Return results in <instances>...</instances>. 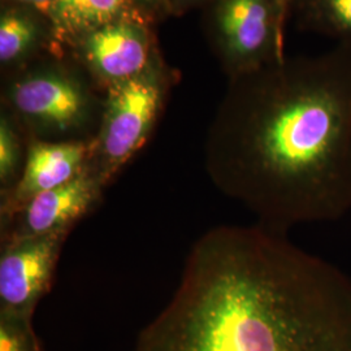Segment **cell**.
<instances>
[{
  "label": "cell",
  "mask_w": 351,
  "mask_h": 351,
  "mask_svg": "<svg viewBox=\"0 0 351 351\" xmlns=\"http://www.w3.org/2000/svg\"><path fill=\"white\" fill-rule=\"evenodd\" d=\"M206 169L217 190L277 233L350 213V45L233 77Z\"/></svg>",
  "instance_id": "obj_1"
},
{
  "label": "cell",
  "mask_w": 351,
  "mask_h": 351,
  "mask_svg": "<svg viewBox=\"0 0 351 351\" xmlns=\"http://www.w3.org/2000/svg\"><path fill=\"white\" fill-rule=\"evenodd\" d=\"M132 351H351V277L287 234L216 226Z\"/></svg>",
  "instance_id": "obj_2"
},
{
  "label": "cell",
  "mask_w": 351,
  "mask_h": 351,
  "mask_svg": "<svg viewBox=\"0 0 351 351\" xmlns=\"http://www.w3.org/2000/svg\"><path fill=\"white\" fill-rule=\"evenodd\" d=\"M88 63L111 84L137 77L147 69L149 42L141 23L116 21L84 37Z\"/></svg>",
  "instance_id": "obj_9"
},
{
  "label": "cell",
  "mask_w": 351,
  "mask_h": 351,
  "mask_svg": "<svg viewBox=\"0 0 351 351\" xmlns=\"http://www.w3.org/2000/svg\"><path fill=\"white\" fill-rule=\"evenodd\" d=\"M103 186L86 168L75 180L43 191L5 223V241L34 239L73 229L75 223L101 199Z\"/></svg>",
  "instance_id": "obj_7"
},
{
  "label": "cell",
  "mask_w": 351,
  "mask_h": 351,
  "mask_svg": "<svg viewBox=\"0 0 351 351\" xmlns=\"http://www.w3.org/2000/svg\"><path fill=\"white\" fill-rule=\"evenodd\" d=\"M17 1L26 3V4H32V5L37 7V8L45 11L46 13H49L51 5H52V3H53V0H17Z\"/></svg>",
  "instance_id": "obj_15"
},
{
  "label": "cell",
  "mask_w": 351,
  "mask_h": 351,
  "mask_svg": "<svg viewBox=\"0 0 351 351\" xmlns=\"http://www.w3.org/2000/svg\"><path fill=\"white\" fill-rule=\"evenodd\" d=\"M162 85L150 68L110 85L101 133L93 142L90 172L106 188L143 146L162 106Z\"/></svg>",
  "instance_id": "obj_3"
},
{
  "label": "cell",
  "mask_w": 351,
  "mask_h": 351,
  "mask_svg": "<svg viewBox=\"0 0 351 351\" xmlns=\"http://www.w3.org/2000/svg\"><path fill=\"white\" fill-rule=\"evenodd\" d=\"M215 25L233 77L285 59L276 0H219Z\"/></svg>",
  "instance_id": "obj_4"
},
{
  "label": "cell",
  "mask_w": 351,
  "mask_h": 351,
  "mask_svg": "<svg viewBox=\"0 0 351 351\" xmlns=\"http://www.w3.org/2000/svg\"><path fill=\"white\" fill-rule=\"evenodd\" d=\"M60 37H86L116 21L142 24V14L132 0H53L47 13Z\"/></svg>",
  "instance_id": "obj_10"
},
{
  "label": "cell",
  "mask_w": 351,
  "mask_h": 351,
  "mask_svg": "<svg viewBox=\"0 0 351 351\" xmlns=\"http://www.w3.org/2000/svg\"><path fill=\"white\" fill-rule=\"evenodd\" d=\"M302 30L351 46V0H290Z\"/></svg>",
  "instance_id": "obj_11"
},
{
  "label": "cell",
  "mask_w": 351,
  "mask_h": 351,
  "mask_svg": "<svg viewBox=\"0 0 351 351\" xmlns=\"http://www.w3.org/2000/svg\"><path fill=\"white\" fill-rule=\"evenodd\" d=\"M71 230L3 242L0 316L32 320L38 302L50 288L64 241Z\"/></svg>",
  "instance_id": "obj_5"
},
{
  "label": "cell",
  "mask_w": 351,
  "mask_h": 351,
  "mask_svg": "<svg viewBox=\"0 0 351 351\" xmlns=\"http://www.w3.org/2000/svg\"><path fill=\"white\" fill-rule=\"evenodd\" d=\"M93 142H46L33 139L29 145L21 175L11 191L1 198L3 224L10 221L38 194L59 188L88 168Z\"/></svg>",
  "instance_id": "obj_8"
},
{
  "label": "cell",
  "mask_w": 351,
  "mask_h": 351,
  "mask_svg": "<svg viewBox=\"0 0 351 351\" xmlns=\"http://www.w3.org/2000/svg\"><path fill=\"white\" fill-rule=\"evenodd\" d=\"M20 143L7 116L0 119V182L1 198L5 197L17 182L16 172L20 167Z\"/></svg>",
  "instance_id": "obj_13"
},
{
  "label": "cell",
  "mask_w": 351,
  "mask_h": 351,
  "mask_svg": "<svg viewBox=\"0 0 351 351\" xmlns=\"http://www.w3.org/2000/svg\"><path fill=\"white\" fill-rule=\"evenodd\" d=\"M277 7H278V13H280V20L281 24L285 27V20L288 19L289 5H290V0H276Z\"/></svg>",
  "instance_id": "obj_16"
},
{
  "label": "cell",
  "mask_w": 351,
  "mask_h": 351,
  "mask_svg": "<svg viewBox=\"0 0 351 351\" xmlns=\"http://www.w3.org/2000/svg\"><path fill=\"white\" fill-rule=\"evenodd\" d=\"M133 3L134 1H138L141 4H143V5H155V4H160V3H163L164 0H132Z\"/></svg>",
  "instance_id": "obj_17"
},
{
  "label": "cell",
  "mask_w": 351,
  "mask_h": 351,
  "mask_svg": "<svg viewBox=\"0 0 351 351\" xmlns=\"http://www.w3.org/2000/svg\"><path fill=\"white\" fill-rule=\"evenodd\" d=\"M10 101L16 112L42 132H73L85 124L88 116L86 94L62 75L26 77L13 85Z\"/></svg>",
  "instance_id": "obj_6"
},
{
  "label": "cell",
  "mask_w": 351,
  "mask_h": 351,
  "mask_svg": "<svg viewBox=\"0 0 351 351\" xmlns=\"http://www.w3.org/2000/svg\"><path fill=\"white\" fill-rule=\"evenodd\" d=\"M37 27L32 19L19 12L4 13L0 19V60L10 63L23 56L34 43Z\"/></svg>",
  "instance_id": "obj_12"
},
{
  "label": "cell",
  "mask_w": 351,
  "mask_h": 351,
  "mask_svg": "<svg viewBox=\"0 0 351 351\" xmlns=\"http://www.w3.org/2000/svg\"><path fill=\"white\" fill-rule=\"evenodd\" d=\"M0 351H42L32 320L0 316Z\"/></svg>",
  "instance_id": "obj_14"
}]
</instances>
